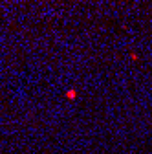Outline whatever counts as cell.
I'll use <instances>...</instances> for the list:
<instances>
[{
  "mask_svg": "<svg viewBox=\"0 0 152 154\" xmlns=\"http://www.w3.org/2000/svg\"><path fill=\"white\" fill-rule=\"evenodd\" d=\"M66 97H68V99H75V97H77V92H75V90H68V92H66Z\"/></svg>",
  "mask_w": 152,
  "mask_h": 154,
  "instance_id": "6da1fadb",
  "label": "cell"
}]
</instances>
